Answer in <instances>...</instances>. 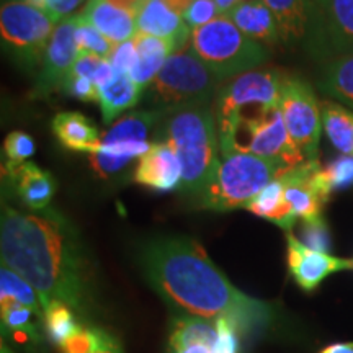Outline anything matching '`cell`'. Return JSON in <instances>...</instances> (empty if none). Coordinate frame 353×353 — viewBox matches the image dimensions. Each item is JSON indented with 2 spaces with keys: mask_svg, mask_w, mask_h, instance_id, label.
<instances>
[{
  "mask_svg": "<svg viewBox=\"0 0 353 353\" xmlns=\"http://www.w3.org/2000/svg\"><path fill=\"white\" fill-rule=\"evenodd\" d=\"M138 263L151 288L180 316L228 319L244 335L265 332L275 319L273 304L237 290L192 237H152L139 245Z\"/></svg>",
  "mask_w": 353,
  "mask_h": 353,
  "instance_id": "cell-1",
  "label": "cell"
},
{
  "mask_svg": "<svg viewBox=\"0 0 353 353\" xmlns=\"http://www.w3.org/2000/svg\"><path fill=\"white\" fill-rule=\"evenodd\" d=\"M2 265L23 276L37 290L43 307L61 301L79 319L90 314L94 304L90 260L70 221L56 211H23L2 205L0 218Z\"/></svg>",
  "mask_w": 353,
  "mask_h": 353,
  "instance_id": "cell-2",
  "label": "cell"
},
{
  "mask_svg": "<svg viewBox=\"0 0 353 353\" xmlns=\"http://www.w3.org/2000/svg\"><path fill=\"white\" fill-rule=\"evenodd\" d=\"M154 139L174 149L182 165L183 193L198 200L213 180L221 157L213 108H185L162 114Z\"/></svg>",
  "mask_w": 353,
  "mask_h": 353,
  "instance_id": "cell-3",
  "label": "cell"
},
{
  "mask_svg": "<svg viewBox=\"0 0 353 353\" xmlns=\"http://www.w3.org/2000/svg\"><path fill=\"white\" fill-rule=\"evenodd\" d=\"M224 81L188 46L175 51L145 88L143 101L162 114L185 108L211 107Z\"/></svg>",
  "mask_w": 353,
  "mask_h": 353,
  "instance_id": "cell-4",
  "label": "cell"
},
{
  "mask_svg": "<svg viewBox=\"0 0 353 353\" xmlns=\"http://www.w3.org/2000/svg\"><path fill=\"white\" fill-rule=\"evenodd\" d=\"M280 162L242 151L221 152L213 180L198 198L203 210L232 211L244 208L276 176L288 172Z\"/></svg>",
  "mask_w": 353,
  "mask_h": 353,
  "instance_id": "cell-5",
  "label": "cell"
},
{
  "mask_svg": "<svg viewBox=\"0 0 353 353\" xmlns=\"http://www.w3.org/2000/svg\"><path fill=\"white\" fill-rule=\"evenodd\" d=\"M188 44L224 82L260 69L270 57L267 48L245 37L226 15L192 30Z\"/></svg>",
  "mask_w": 353,
  "mask_h": 353,
  "instance_id": "cell-6",
  "label": "cell"
},
{
  "mask_svg": "<svg viewBox=\"0 0 353 353\" xmlns=\"http://www.w3.org/2000/svg\"><path fill=\"white\" fill-rule=\"evenodd\" d=\"M285 79L286 74L281 70L265 68L250 70L224 82L211 105L219 143L226 141L241 121L280 107Z\"/></svg>",
  "mask_w": 353,
  "mask_h": 353,
  "instance_id": "cell-7",
  "label": "cell"
},
{
  "mask_svg": "<svg viewBox=\"0 0 353 353\" xmlns=\"http://www.w3.org/2000/svg\"><path fill=\"white\" fill-rule=\"evenodd\" d=\"M57 23L59 21L54 17L25 0H10L3 3L0 10L3 51L21 69L37 74Z\"/></svg>",
  "mask_w": 353,
  "mask_h": 353,
  "instance_id": "cell-8",
  "label": "cell"
},
{
  "mask_svg": "<svg viewBox=\"0 0 353 353\" xmlns=\"http://www.w3.org/2000/svg\"><path fill=\"white\" fill-rule=\"evenodd\" d=\"M221 152L242 151L254 156L280 162L288 169H293L306 159L291 141L286 130L280 107L268 110L259 117L241 121L234 128L232 134L219 143Z\"/></svg>",
  "mask_w": 353,
  "mask_h": 353,
  "instance_id": "cell-9",
  "label": "cell"
},
{
  "mask_svg": "<svg viewBox=\"0 0 353 353\" xmlns=\"http://www.w3.org/2000/svg\"><path fill=\"white\" fill-rule=\"evenodd\" d=\"M280 112L294 145L306 161H316L322 128L321 105L306 81L286 76L280 95Z\"/></svg>",
  "mask_w": 353,
  "mask_h": 353,
  "instance_id": "cell-10",
  "label": "cell"
},
{
  "mask_svg": "<svg viewBox=\"0 0 353 353\" xmlns=\"http://www.w3.org/2000/svg\"><path fill=\"white\" fill-rule=\"evenodd\" d=\"M307 39L322 59L353 54V0H312Z\"/></svg>",
  "mask_w": 353,
  "mask_h": 353,
  "instance_id": "cell-11",
  "label": "cell"
},
{
  "mask_svg": "<svg viewBox=\"0 0 353 353\" xmlns=\"http://www.w3.org/2000/svg\"><path fill=\"white\" fill-rule=\"evenodd\" d=\"M79 13L70 15L57 23L54 33L44 51L41 68L34 77L32 97L48 100L52 95L64 92L65 82L76 64L79 50L76 44V30L79 25Z\"/></svg>",
  "mask_w": 353,
  "mask_h": 353,
  "instance_id": "cell-12",
  "label": "cell"
},
{
  "mask_svg": "<svg viewBox=\"0 0 353 353\" xmlns=\"http://www.w3.org/2000/svg\"><path fill=\"white\" fill-rule=\"evenodd\" d=\"M286 250H288V270L299 288L314 291L322 281L332 273L353 268V260L339 259L334 255L319 252L303 244L293 232H286Z\"/></svg>",
  "mask_w": 353,
  "mask_h": 353,
  "instance_id": "cell-13",
  "label": "cell"
},
{
  "mask_svg": "<svg viewBox=\"0 0 353 353\" xmlns=\"http://www.w3.org/2000/svg\"><path fill=\"white\" fill-rule=\"evenodd\" d=\"M132 180L157 192H175L182 188V165L169 144L152 143L139 159Z\"/></svg>",
  "mask_w": 353,
  "mask_h": 353,
  "instance_id": "cell-14",
  "label": "cell"
},
{
  "mask_svg": "<svg viewBox=\"0 0 353 353\" xmlns=\"http://www.w3.org/2000/svg\"><path fill=\"white\" fill-rule=\"evenodd\" d=\"M3 176L13 185L20 201L32 211H44L51 208V201L56 195L57 183L51 172L43 170L33 162L21 165L2 167Z\"/></svg>",
  "mask_w": 353,
  "mask_h": 353,
  "instance_id": "cell-15",
  "label": "cell"
},
{
  "mask_svg": "<svg viewBox=\"0 0 353 353\" xmlns=\"http://www.w3.org/2000/svg\"><path fill=\"white\" fill-rule=\"evenodd\" d=\"M136 26L138 33L172 39L179 51L187 46L192 37L183 17L167 7L164 0H145L136 15Z\"/></svg>",
  "mask_w": 353,
  "mask_h": 353,
  "instance_id": "cell-16",
  "label": "cell"
},
{
  "mask_svg": "<svg viewBox=\"0 0 353 353\" xmlns=\"http://www.w3.org/2000/svg\"><path fill=\"white\" fill-rule=\"evenodd\" d=\"M81 19L99 30L112 44L130 41L138 33L136 13L113 6L108 0H87Z\"/></svg>",
  "mask_w": 353,
  "mask_h": 353,
  "instance_id": "cell-17",
  "label": "cell"
},
{
  "mask_svg": "<svg viewBox=\"0 0 353 353\" xmlns=\"http://www.w3.org/2000/svg\"><path fill=\"white\" fill-rule=\"evenodd\" d=\"M226 17L245 37L262 44V46H275L281 41L280 28L276 19L263 0H247L236 8H232Z\"/></svg>",
  "mask_w": 353,
  "mask_h": 353,
  "instance_id": "cell-18",
  "label": "cell"
},
{
  "mask_svg": "<svg viewBox=\"0 0 353 353\" xmlns=\"http://www.w3.org/2000/svg\"><path fill=\"white\" fill-rule=\"evenodd\" d=\"M132 43L136 46L138 59H136L130 77L145 90L149 83L152 82V79L159 74V70L164 68L167 59L175 51H179V48L172 39L152 37V34L145 33H136Z\"/></svg>",
  "mask_w": 353,
  "mask_h": 353,
  "instance_id": "cell-19",
  "label": "cell"
},
{
  "mask_svg": "<svg viewBox=\"0 0 353 353\" xmlns=\"http://www.w3.org/2000/svg\"><path fill=\"white\" fill-rule=\"evenodd\" d=\"M57 141L69 151L95 154L100 149L101 134L81 112L57 113L51 123Z\"/></svg>",
  "mask_w": 353,
  "mask_h": 353,
  "instance_id": "cell-20",
  "label": "cell"
},
{
  "mask_svg": "<svg viewBox=\"0 0 353 353\" xmlns=\"http://www.w3.org/2000/svg\"><path fill=\"white\" fill-rule=\"evenodd\" d=\"M275 15L281 41L296 44L307 38L312 19V0H263Z\"/></svg>",
  "mask_w": 353,
  "mask_h": 353,
  "instance_id": "cell-21",
  "label": "cell"
},
{
  "mask_svg": "<svg viewBox=\"0 0 353 353\" xmlns=\"http://www.w3.org/2000/svg\"><path fill=\"white\" fill-rule=\"evenodd\" d=\"M144 88H141L128 74L114 72V77L99 88V105L101 120L112 125L117 117L130 110L143 100Z\"/></svg>",
  "mask_w": 353,
  "mask_h": 353,
  "instance_id": "cell-22",
  "label": "cell"
},
{
  "mask_svg": "<svg viewBox=\"0 0 353 353\" xmlns=\"http://www.w3.org/2000/svg\"><path fill=\"white\" fill-rule=\"evenodd\" d=\"M162 113L156 110H144V112H132L114 121L107 131L101 134L100 145L113 144H141L149 143V134L156 131L161 121Z\"/></svg>",
  "mask_w": 353,
  "mask_h": 353,
  "instance_id": "cell-23",
  "label": "cell"
},
{
  "mask_svg": "<svg viewBox=\"0 0 353 353\" xmlns=\"http://www.w3.org/2000/svg\"><path fill=\"white\" fill-rule=\"evenodd\" d=\"M247 211L257 214L259 218L268 219L275 223L276 226L285 229V232H291L298 218L288 206L285 198V182L283 179L276 176L265 187L249 205L245 206Z\"/></svg>",
  "mask_w": 353,
  "mask_h": 353,
  "instance_id": "cell-24",
  "label": "cell"
},
{
  "mask_svg": "<svg viewBox=\"0 0 353 353\" xmlns=\"http://www.w3.org/2000/svg\"><path fill=\"white\" fill-rule=\"evenodd\" d=\"M322 128L335 149L353 157V112L334 100L321 103Z\"/></svg>",
  "mask_w": 353,
  "mask_h": 353,
  "instance_id": "cell-25",
  "label": "cell"
},
{
  "mask_svg": "<svg viewBox=\"0 0 353 353\" xmlns=\"http://www.w3.org/2000/svg\"><path fill=\"white\" fill-rule=\"evenodd\" d=\"M319 88L329 99L353 112V54L329 61L322 70Z\"/></svg>",
  "mask_w": 353,
  "mask_h": 353,
  "instance_id": "cell-26",
  "label": "cell"
},
{
  "mask_svg": "<svg viewBox=\"0 0 353 353\" xmlns=\"http://www.w3.org/2000/svg\"><path fill=\"white\" fill-rule=\"evenodd\" d=\"M2 332L10 334L17 342L38 343L39 327L43 325V312L23 306V304H7L0 306Z\"/></svg>",
  "mask_w": 353,
  "mask_h": 353,
  "instance_id": "cell-27",
  "label": "cell"
},
{
  "mask_svg": "<svg viewBox=\"0 0 353 353\" xmlns=\"http://www.w3.org/2000/svg\"><path fill=\"white\" fill-rule=\"evenodd\" d=\"M82 321L68 304L51 301L43 307L44 332H46L48 339L59 348L70 341L82 329Z\"/></svg>",
  "mask_w": 353,
  "mask_h": 353,
  "instance_id": "cell-28",
  "label": "cell"
},
{
  "mask_svg": "<svg viewBox=\"0 0 353 353\" xmlns=\"http://www.w3.org/2000/svg\"><path fill=\"white\" fill-rule=\"evenodd\" d=\"M7 304H23L34 311L43 312V304L37 290L23 276L13 272L7 265H2L0 268V306H7Z\"/></svg>",
  "mask_w": 353,
  "mask_h": 353,
  "instance_id": "cell-29",
  "label": "cell"
},
{
  "mask_svg": "<svg viewBox=\"0 0 353 353\" xmlns=\"http://www.w3.org/2000/svg\"><path fill=\"white\" fill-rule=\"evenodd\" d=\"M79 17H81V13H79ZM76 44L79 54H94L103 57V59H108V56L112 54L114 46L99 30L94 28V26L82 19L79 20L76 30Z\"/></svg>",
  "mask_w": 353,
  "mask_h": 353,
  "instance_id": "cell-30",
  "label": "cell"
},
{
  "mask_svg": "<svg viewBox=\"0 0 353 353\" xmlns=\"http://www.w3.org/2000/svg\"><path fill=\"white\" fill-rule=\"evenodd\" d=\"M34 141L23 131H12L3 141V156L7 157L6 164L21 165L28 157L34 154Z\"/></svg>",
  "mask_w": 353,
  "mask_h": 353,
  "instance_id": "cell-31",
  "label": "cell"
},
{
  "mask_svg": "<svg viewBox=\"0 0 353 353\" xmlns=\"http://www.w3.org/2000/svg\"><path fill=\"white\" fill-rule=\"evenodd\" d=\"M332 192H342L353 187V157L341 156L325 167Z\"/></svg>",
  "mask_w": 353,
  "mask_h": 353,
  "instance_id": "cell-32",
  "label": "cell"
},
{
  "mask_svg": "<svg viewBox=\"0 0 353 353\" xmlns=\"http://www.w3.org/2000/svg\"><path fill=\"white\" fill-rule=\"evenodd\" d=\"M303 244H306L311 249L319 250V252L329 254L330 249V234L325 226L324 219L316 221H303Z\"/></svg>",
  "mask_w": 353,
  "mask_h": 353,
  "instance_id": "cell-33",
  "label": "cell"
},
{
  "mask_svg": "<svg viewBox=\"0 0 353 353\" xmlns=\"http://www.w3.org/2000/svg\"><path fill=\"white\" fill-rule=\"evenodd\" d=\"M219 15V8L214 3V0H193L188 10L183 13V20L190 30H195L210 23L211 20L218 19Z\"/></svg>",
  "mask_w": 353,
  "mask_h": 353,
  "instance_id": "cell-34",
  "label": "cell"
},
{
  "mask_svg": "<svg viewBox=\"0 0 353 353\" xmlns=\"http://www.w3.org/2000/svg\"><path fill=\"white\" fill-rule=\"evenodd\" d=\"M64 94H68L72 99L79 101H85V103H99V88L92 79L77 76V74H70L68 82H65Z\"/></svg>",
  "mask_w": 353,
  "mask_h": 353,
  "instance_id": "cell-35",
  "label": "cell"
},
{
  "mask_svg": "<svg viewBox=\"0 0 353 353\" xmlns=\"http://www.w3.org/2000/svg\"><path fill=\"white\" fill-rule=\"evenodd\" d=\"M136 59H138V52L132 39L120 44H114L112 54L108 56V63L113 65V69L120 74H128L130 76L132 68H134Z\"/></svg>",
  "mask_w": 353,
  "mask_h": 353,
  "instance_id": "cell-36",
  "label": "cell"
},
{
  "mask_svg": "<svg viewBox=\"0 0 353 353\" xmlns=\"http://www.w3.org/2000/svg\"><path fill=\"white\" fill-rule=\"evenodd\" d=\"M25 2L32 3V6L38 7L39 10L50 13L54 17L57 21L68 19L70 15H76L79 7L82 6L85 0H25Z\"/></svg>",
  "mask_w": 353,
  "mask_h": 353,
  "instance_id": "cell-37",
  "label": "cell"
},
{
  "mask_svg": "<svg viewBox=\"0 0 353 353\" xmlns=\"http://www.w3.org/2000/svg\"><path fill=\"white\" fill-rule=\"evenodd\" d=\"M94 327L82 325V329L70 341L65 342L59 350L61 353H92V350H94Z\"/></svg>",
  "mask_w": 353,
  "mask_h": 353,
  "instance_id": "cell-38",
  "label": "cell"
},
{
  "mask_svg": "<svg viewBox=\"0 0 353 353\" xmlns=\"http://www.w3.org/2000/svg\"><path fill=\"white\" fill-rule=\"evenodd\" d=\"M105 61L107 59L94 56V54H79L76 64H74L72 68V72L70 74H77V76L92 79V81L95 82L97 74H99L101 64H103Z\"/></svg>",
  "mask_w": 353,
  "mask_h": 353,
  "instance_id": "cell-39",
  "label": "cell"
},
{
  "mask_svg": "<svg viewBox=\"0 0 353 353\" xmlns=\"http://www.w3.org/2000/svg\"><path fill=\"white\" fill-rule=\"evenodd\" d=\"M94 335L95 342L92 353H123L120 342H118L112 334L107 332V330L94 327Z\"/></svg>",
  "mask_w": 353,
  "mask_h": 353,
  "instance_id": "cell-40",
  "label": "cell"
},
{
  "mask_svg": "<svg viewBox=\"0 0 353 353\" xmlns=\"http://www.w3.org/2000/svg\"><path fill=\"white\" fill-rule=\"evenodd\" d=\"M108 2H112L113 6L125 8V10L132 12V13H136V15H138L141 6H143L145 0H108Z\"/></svg>",
  "mask_w": 353,
  "mask_h": 353,
  "instance_id": "cell-41",
  "label": "cell"
},
{
  "mask_svg": "<svg viewBox=\"0 0 353 353\" xmlns=\"http://www.w3.org/2000/svg\"><path fill=\"white\" fill-rule=\"evenodd\" d=\"M321 353H353V342H337L325 347Z\"/></svg>",
  "mask_w": 353,
  "mask_h": 353,
  "instance_id": "cell-42",
  "label": "cell"
},
{
  "mask_svg": "<svg viewBox=\"0 0 353 353\" xmlns=\"http://www.w3.org/2000/svg\"><path fill=\"white\" fill-rule=\"evenodd\" d=\"M164 2L167 7H170L172 10L183 17V13L188 10V7L192 6L193 0H164Z\"/></svg>",
  "mask_w": 353,
  "mask_h": 353,
  "instance_id": "cell-43",
  "label": "cell"
},
{
  "mask_svg": "<svg viewBox=\"0 0 353 353\" xmlns=\"http://www.w3.org/2000/svg\"><path fill=\"white\" fill-rule=\"evenodd\" d=\"M242 2H247V0H214V3L219 8L221 15H228L232 8H236Z\"/></svg>",
  "mask_w": 353,
  "mask_h": 353,
  "instance_id": "cell-44",
  "label": "cell"
}]
</instances>
